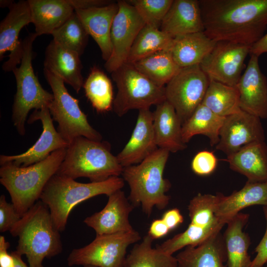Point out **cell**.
<instances>
[{
  "instance_id": "6da1fadb",
  "label": "cell",
  "mask_w": 267,
  "mask_h": 267,
  "mask_svg": "<svg viewBox=\"0 0 267 267\" xmlns=\"http://www.w3.org/2000/svg\"><path fill=\"white\" fill-rule=\"evenodd\" d=\"M205 34L251 46L267 28V0H199Z\"/></svg>"
},
{
  "instance_id": "7a4b0ae2",
  "label": "cell",
  "mask_w": 267,
  "mask_h": 267,
  "mask_svg": "<svg viewBox=\"0 0 267 267\" xmlns=\"http://www.w3.org/2000/svg\"><path fill=\"white\" fill-rule=\"evenodd\" d=\"M18 237L15 251L26 256L29 267H44L45 258L62 252L59 231L54 226L47 206L39 200L9 231Z\"/></svg>"
},
{
  "instance_id": "3957f363",
  "label": "cell",
  "mask_w": 267,
  "mask_h": 267,
  "mask_svg": "<svg viewBox=\"0 0 267 267\" xmlns=\"http://www.w3.org/2000/svg\"><path fill=\"white\" fill-rule=\"evenodd\" d=\"M170 152L158 148L141 163L123 168V178L129 185L128 197L134 207L140 206L148 217L154 207L162 210L170 200L166 193L170 189V181L163 177Z\"/></svg>"
},
{
  "instance_id": "277c9868",
  "label": "cell",
  "mask_w": 267,
  "mask_h": 267,
  "mask_svg": "<svg viewBox=\"0 0 267 267\" xmlns=\"http://www.w3.org/2000/svg\"><path fill=\"white\" fill-rule=\"evenodd\" d=\"M66 151V148L55 151L44 160L27 167L10 162L0 166V182L21 216L40 200L45 185L63 161Z\"/></svg>"
},
{
  "instance_id": "5b68a950",
  "label": "cell",
  "mask_w": 267,
  "mask_h": 267,
  "mask_svg": "<svg viewBox=\"0 0 267 267\" xmlns=\"http://www.w3.org/2000/svg\"><path fill=\"white\" fill-rule=\"evenodd\" d=\"M124 184V179L119 177L100 182L81 183L55 174L45 185L40 200L47 206L54 226L60 232L65 230L69 214L75 206L97 195L108 196L121 190Z\"/></svg>"
},
{
  "instance_id": "8992f818",
  "label": "cell",
  "mask_w": 267,
  "mask_h": 267,
  "mask_svg": "<svg viewBox=\"0 0 267 267\" xmlns=\"http://www.w3.org/2000/svg\"><path fill=\"white\" fill-rule=\"evenodd\" d=\"M123 167L111 152L109 142L79 136L70 142L56 174L90 182L104 181L122 175Z\"/></svg>"
},
{
  "instance_id": "52a82bcc",
  "label": "cell",
  "mask_w": 267,
  "mask_h": 267,
  "mask_svg": "<svg viewBox=\"0 0 267 267\" xmlns=\"http://www.w3.org/2000/svg\"><path fill=\"white\" fill-rule=\"evenodd\" d=\"M38 37L29 33L23 40L21 63L12 72L16 79V92L12 106V120L18 133H26L25 123L30 110L48 107L53 99L52 93L45 90L35 74L32 65L33 44Z\"/></svg>"
},
{
  "instance_id": "ba28073f",
  "label": "cell",
  "mask_w": 267,
  "mask_h": 267,
  "mask_svg": "<svg viewBox=\"0 0 267 267\" xmlns=\"http://www.w3.org/2000/svg\"><path fill=\"white\" fill-rule=\"evenodd\" d=\"M111 74L117 88L112 109L119 117L131 110L149 109L166 100L165 87L154 84L131 63L123 64Z\"/></svg>"
},
{
  "instance_id": "9c48e42d",
  "label": "cell",
  "mask_w": 267,
  "mask_h": 267,
  "mask_svg": "<svg viewBox=\"0 0 267 267\" xmlns=\"http://www.w3.org/2000/svg\"><path fill=\"white\" fill-rule=\"evenodd\" d=\"M44 73L53 95L49 111L58 124L57 131L62 137L68 143L79 136L102 140V135L89 124L79 100L69 93L63 80L45 69Z\"/></svg>"
},
{
  "instance_id": "30bf717a",
  "label": "cell",
  "mask_w": 267,
  "mask_h": 267,
  "mask_svg": "<svg viewBox=\"0 0 267 267\" xmlns=\"http://www.w3.org/2000/svg\"><path fill=\"white\" fill-rule=\"evenodd\" d=\"M136 230L96 235L88 245L74 249L67 258L70 267L90 265L97 267H124L129 246L140 240Z\"/></svg>"
},
{
  "instance_id": "8fae6325",
  "label": "cell",
  "mask_w": 267,
  "mask_h": 267,
  "mask_svg": "<svg viewBox=\"0 0 267 267\" xmlns=\"http://www.w3.org/2000/svg\"><path fill=\"white\" fill-rule=\"evenodd\" d=\"M210 79L200 65L181 68L165 86L166 100L183 124L202 103Z\"/></svg>"
},
{
  "instance_id": "7c38bea8",
  "label": "cell",
  "mask_w": 267,
  "mask_h": 267,
  "mask_svg": "<svg viewBox=\"0 0 267 267\" xmlns=\"http://www.w3.org/2000/svg\"><path fill=\"white\" fill-rule=\"evenodd\" d=\"M251 46L226 41H217L211 52L200 64V67L210 79L236 86Z\"/></svg>"
},
{
  "instance_id": "4fadbf2b",
  "label": "cell",
  "mask_w": 267,
  "mask_h": 267,
  "mask_svg": "<svg viewBox=\"0 0 267 267\" xmlns=\"http://www.w3.org/2000/svg\"><path fill=\"white\" fill-rule=\"evenodd\" d=\"M118 10L111 30L112 52L104 67L112 73L127 62L132 45L141 29L145 25L135 8L127 0L118 1Z\"/></svg>"
},
{
  "instance_id": "5bb4252c",
  "label": "cell",
  "mask_w": 267,
  "mask_h": 267,
  "mask_svg": "<svg viewBox=\"0 0 267 267\" xmlns=\"http://www.w3.org/2000/svg\"><path fill=\"white\" fill-rule=\"evenodd\" d=\"M38 120L43 126L39 139L24 153L14 155H1L0 166L10 162L19 167H27L44 160L55 151L67 148L69 143L55 129L48 107L35 110L27 122L31 124Z\"/></svg>"
},
{
  "instance_id": "9a60e30c",
  "label": "cell",
  "mask_w": 267,
  "mask_h": 267,
  "mask_svg": "<svg viewBox=\"0 0 267 267\" xmlns=\"http://www.w3.org/2000/svg\"><path fill=\"white\" fill-rule=\"evenodd\" d=\"M216 149L227 156L251 143L265 141L261 119L241 110L225 118Z\"/></svg>"
},
{
  "instance_id": "2e32d148",
  "label": "cell",
  "mask_w": 267,
  "mask_h": 267,
  "mask_svg": "<svg viewBox=\"0 0 267 267\" xmlns=\"http://www.w3.org/2000/svg\"><path fill=\"white\" fill-rule=\"evenodd\" d=\"M9 10L0 23V59L5 52H10L8 60L2 68L5 72L12 71L19 65L23 56V41L19 40L20 32L24 27L32 23L28 0L13 2Z\"/></svg>"
},
{
  "instance_id": "e0dca14e",
  "label": "cell",
  "mask_w": 267,
  "mask_h": 267,
  "mask_svg": "<svg viewBox=\"0 0 267 267\" xmlns=\"http://www.w3.org/2000/svg\"><path fill=\"white\" fill-rule=\"evenodd\" d=\"M240 109L259 118H267V79L259 64V57L250 55L245 71L236 85Z\"/></svg>"
},
{
  "instance_id": "ac0fdd59",
  "label": "cell",
  "mask_w": 267,
  "mask_h": 267,
  "mask_svg": "<svg viewBox=\"0 0 267 267\" xmlns=\"http://www.w3.org/2000/svg\"><path fill=\"white\" fill-rule=\"evenodd\" d=\"M134 208L124 192L119 190L108 196L107 204L100 211L87 217L84 222L96 235L132 231L134 229L129 215Z\"/></svg>"
},
{
  "instance_id": "d6986e66",
  "label": "cell",
  "mask_w": 267,
  "mask_h": 267,
  "mask_svg": "<svg viewBox=\"0 0 267 267\" xmlns=\"http://www.w3.org/2000/svg\"><path fill=\"white\" fill-rule=\"evenodd\" d=\"M158 148L153 127V115L150 109L138 111L134 130L130 139L116 156L123 167L141 163Z\"/></svg>"
},
{
  "instance_id": "ffe728a7",
  "label": "cell",
  "mask_w": 267,
  "mask_h": 267,
  "mask_svg": "<svg viewBox=\"0 0 267 267\" xmlns=\"http://www.w3.org/2000/svg\"><path fill=\"white\" fill-rule=\"evenodd\" d=\"M118 8V2H113L103 6L75 10L87 32L99 46L105 62L112 52L111 30Z\"/></svg>"
},
{
  "instance_id": "44dd1931",
  "label": "cell",
  "mask_w": 267,
  "mask_h": 267,
  "mask_svg": "<svg viewBox=\"0 0 267 267\" xmlns=\"http://www.w3.org/2000/svg\"><path fill=\"white\" fill-rule=\"evenodd\" d=\"M44 69L61 78L78 93L83 87L80 56L52 40L45 49Z\"/></svg>"
},
{
  "instance_id": "7402d4cb",
  "label": "cell",
  "mask_w": 267,
  "mask_h": 267,
  "mask_svg": "<svg viewBox=\"0 0 267 267\" xmlns=\"http://www.w3.org/2000/svg\"><path fill=\"white\" fill-rule=\"evenodd\" d=\"M160 29L173 38L204 32L199 0H174Z\"/></svg>"
},
{
  "instance_id": "603a6c76",
  "label": "cell",
  "mask_w": 267,
  "mask_h": 267,
  "mask_svg": "<svg viewBox=\"0 0 267 267\" xmlns=\"http://www.w3.org/2000/svg\"><path fill=\"white\" fill-rule=\"evenodd\" d=\"M176 258L178 267H227L223 235L220 231L197 246L186 247Z\"/></svg>"
},
{
  "instance_id": "cb8c5ba5",
  "label": "cell",
  "mask_w": 267,
  "mask_h": 267,
  "mask_svg": "<svg viewBox=\"0 0 267 267\" xmlns=\"http://www.w3.org/2000/svg\"><path fill=\"white\" fill-rule=\"evenodd\" d=\"M153 127L158 148L176 153L187 146L182 138V124L173 106L166 100L156 105Z\"/></svg>"
},
{
  "instance_id": "d4e9b609",
  "label": "cell",
  "mask_w": 267,
  "mask_h": 267,
  "mask_svg": "<svg viewBox=\"0 0 267 267\" xmlns=\"http://www.w3.org/2000/svg\"><path fill=\"white\" fill-rule=\"evenodd\" d=\"M225 161L233 171L251 182H267V145L265 141L248 144L227 156Z\"/></svg>"
},
{
  "instance_id": "484cf974",
  "label": "cell",
  "mask_w": 267,
  "mask_h": 267,
  "mask_svg": "<svg viewBox=\"0 0 267 267\" xmlns=\"http://www.w3.org/2000/svg\"><path fill=\"white\" fill-rule=\"evenodd\" d=\"M215 214L228 221L245 208L254 205L267 206V182L247 181L240 190L228 196L217 193Z\"/></svg>"
},
{
  "instance_id": "4316f807",
  "label": "cell",
  "mask_w": 267,
  "mask_h": 267,
  "mask_svg": "<svg viewBox=\"0 0 267 267\" xmlns=\"http://www.w3.org/2000/svg\"><path fill=\"white\" fill-rule=\"evenodd\" d=\"M32 23L38 36L51 34L74 13L70 0H28Z\"/></svg>"
},
{
  "instance_id": "83f0119b",
  "label": "cell",
  "mask_w": 267,
  "mask_h": 267,
  "mask_svg": "<svg viewBox=\"0 0 267 267\" xmlns=\"http://www.w3.org/2000/svg\"><path fill=\"white\" fill-rule=\"evenodd\" d=\"M249 217L248 214L239 213L226 223L227 227L223 235L227 267H251L252 261L248 253L250 239L243 230Z\"/></svg>"
},
{
  "instance_id": "f1b7e54d",
  "label": "cell",
  "mask_w": 267,
  "mask_h": 267,
  "mask_svg": "<svg viewBox=\"0 0 267 267\" xmlns=\"http://www.w3.org/2000/svg\"><path fill=\"white\" fill-rule=\"evenodd\" d=\"M216 42L204 32L190 33L174 38L170 51L178 65L184 68L200 65Z\"/></svg>"
},
{
  "instance_id": "f546056e",
  "label": "cell",
  "mask_w": 267,
  "mask_h": 267,
  "mask_svg": "<svg viewBox=\"0 0 267 267\" xmlns=\"http://www.w3.org/2000/svg\"><path fill=\"white\" fill-rule=\"evenodd\" d=\"M225 117L220 116L201 104L182 126V138L185 143L195 135L206 136L211 145H216Z\"/></svg>"
},
{
  "instance_id": "4dcf8cb0",
  "label": "cell",
  "mask_w": 267,
  "mask_h": 267,
  "mask_svg": "<svg viewBox=\"0 0 267 267\" xmlns=\"http://www.w3.org/2000/svg\"><path fill=\"white\" fill-rule=\"evenodd\" d=\"M131 64L141 74L161 87H165L181 68L175 61L170 50L156 52Z\"/></svg>"
},
{
  "instance_id": "1f68e13d",
  "label": "cell",
  "mask_w": 267,
  "mask_h": 267,
  "mask_svg": "<svg viewBox=\"0 0 267 267\" xmlns=\"http://www.w3.org/2000/svg\"><path fill=\"white\" fill-rule=\"evenodd\" d=\"M202 104L223 117L241 110L236 86H228L211 79Z\"/></svg>"
},
{
  "instance_id": "d6a6232c",
  "label": "cell",
  "mask_w": 267,
  "mask_h": 267,
  "mask_svg": "<svg viewBox=\"0 0 267 267\" xmlns=\"http://www.w3.org/2000/svg\"><path fill=\"white\" fill-rule=\"evenodd\" d=\"M174 38L160 29L145 25L136 36L127 62L133 63L156 52L170 50Z\"/></svg>"
},
{
  "instance_id": "836d02e7",
  "label": "cell",
  "mask_w": 267,
  "mask_h": 267,
  "mask_svg": "<svg viewBox=\"0 0 267 267\" xmlns=\"http://www.w3.org/2000/svg\"><path fill=\"white\" fill-rule=\"evenodd\" d=\"M153 241L148 234L145 235L126 256L124 267H178L176 258L152 248Z\"/></svg>"
},
{
  "instance_id": "e575fe53",
  "label": "cell",
  "mask_w": 267,
  "mask_h": 267,
  "mask_svg": "<svg viewBox=\"0 0 267 267\" xmlns=\"http://www.w3.org/2000/svg\"><path fill=\"white\" fill-rule=\"evenodd\" d=\"M83 88L86 96L96 111L104 113L112 109L114 97L112 83L98 67L91 68Z\"/></svg>"
},
{
  "instance_id": "d590c367",
  "label": "cell",
  "mask_w": 267,
  "mask_h": 267,
  "mask_svg": "<svg viewBox=\"0 0 267 267\" xmlns=\"http://www.w3.org/2000/svg\"><path fill=\"white\" fill-rule=\"evenodd\" d=\"M51 35L55 43L80 56L84 52L89 36L75 11Z\"/></svg>"
},
{
  "instance_id": "8d00e7d4",
  "label": "cell",
  "mask_w": 267,
  "mask_h": 267,
  "mask_svg": "<svg viewBox=\"0 0 267 267\" xmlns=\"http://www.w3.org/2000/svg\"><path fill=\"white\" fill-rule=\"evenodd\" d=\"M220 231L202 228L190 223L186 229L156 247L170 255L189 246H195Z\"/></svg>"
},
{
  "instance_id": "74e56055",
  "label": "cell",
  "mask_w": 267,
  "mask_h": 267,
  "mask_svg": "<svg viewBox=\"0 0 267 267\" xmlns=\"http://www.w3.org/2000/svg\"><path fill=\"white\" fill-rule=\"evenodd\" d=\"M174 0H129L145 25L160 28Z\"/></svg>"
},
{
  "instance_id": "f35d334b",
  "label": "cell",
  "mask_w": 267,
  "mask_h": 267,
  "mask_svg": "<svg viewBox=\"0 0 267 267\" xmlns=\"http://www.w3.org/2000/svg\"><path fill=\"white\" fill-rule=\"evenodd\" d=\"M218 161V159L213 152L201 151L193 158L191 169L193 172L198 175H209L216 169Z\"/></svg>"
},
{
  "instance_id": "ab89813d",
  "label": "cell",
  "mask_w": 267,
  "mask_h": 267,
  "mask_svg": "<svg viewBox=\"0 0 267 267\" xmlns=\"http://www.w3.org/2000/svg\"><path fill=\"white\" fill-rule=\"evenodd\" d=\"M21 216L16 210L12 203L7 202L5 196H0V231H10L20 220Z\"/></svg>"
},
{
  "instance_id": "60d3db41",
  "label": "cell",
  "mask_w": 267,
  "mask_h": 267,
  "mask_svg": "<svg viewBox=\"0 0 267 267\" xmlns=\"http://www.w3.org/2000/svg\"><path fill=\"white\" fill-rule=\"evenodd\" d=\"M264 216L267 222L265 233L255 251L256 256L252 262L251 267H263L267 262V206L263 207Z\"/></svg>"
},
{
  "instance_id": "b9f144b4",
  "label": "cell",
  "mask_w": 267,
  "mask_h": 267,
  "mask_svg": "<svg viewBox=\"0 0 267 267\" xmlns=\"http://www.w3.org/2000/svg\"><path fill=\"white\" fill-rule=\"evenodd\" d=\"M170 229L162 219L154 220L150 224L148 234L153 239L166 235Z\"/></svg>"
},
{
  "instance_id": "7bdbcfd3",
  "label": "cell",
  "mask_w": 267,
  "mask_h": 267,
  "mask_svg": "<svg viewBox=\"0 0 267 267\" xmlns=\"http://www.w3.org/2000/svg\"><path fill=\"white\" fill-rule=\"evenodd\" d=\"M162 219L170 230L175 228L183 222V217L177 208L172 209L166 212Z\"/></svg>"
},
{
  "instance_id": "ee69618b",
  "label": "cell",
  "mask_w": 267,
  "mask_h": 267,
  "mask_svg": "<svg viewBox=\"0 0 267 267\" xmlns=\"http://www.w3.org/2000/svg\"><path fill=\"white\" fill-rule=\"evenodd\" d=\"M10 247L9 243L3 236H0V267H13L14 262L11 254L7 250Z\"/></svg>"
},
{
  "instance_id": "f6af8a7d",
  "label": "cell",
  "mask_w": 267,
  "mask_h": 267,
  "mask_svg": "<svg viewBox=\"0 0 267 267\" xmlns=\"http://www.w3.org/2000/svg\"><path fill=\"white\" fill-rule=\"evenodd\" d=\"M70 1L75 9L101 6L113 2L112 1L106 0H70Z\"/></svg>"
},
{
  "instance_id": "bcb514c9",
  "label": "cell",
  "mask_w": 267,
  "mask_h": 267,
  "mask_svg": "<svg viewBox=\"0 0 267 267\" xmlns=\"http://www.w3.org/2000/svg\"><path fill=\"white\" fill-rule=\"evenodd\" d=\"M267 52V33L251 46L250 54L259 57L263 53Z\"/></svg>"
},
{
  "instance_id": "7dc6e473",
  "label": "cell",
  "mask_w": 267,
  "mask_h": 267,
  "mask_svg": "<svg viewBox=\"0 0 267 267\" xmlns=\"http://www.w3.org/2000/svg\"><path fill=\"white\" fill-rule=\"evenodd\" d=\"M10 254L13 259L14 267H29L22 259V256L18 254L15 251L12 252Z\"/></svg>"
},
{
  "instance_id": "c3c4849f",
  "label": "cell",
  "mask_w": 267,
  "mask_h": 267,
  "mask_svg": "<svg viewBox=\"0 0 267 267\" xmlns=\"http://www.w3.org/2000/svg\"><path fill=\"white\" fill-rule=\"evenodd\" d=\"M83 267H95V266H90V265H86V266H84Z\"/></svg>"
},
{
  "instance_id": "681fc988",
  "label": "cell",
  "mask_w": 267,
  "mask_h": 267,
  "mask_svg": "<svg viewBox=\"0 0 267 267\" xmlns=\"http://www.w3.org/2000/svg\"><path fill=\"white\" fill-rule=\"evenodd\" d=\"M266 267H267V263H266Z\"/></svg>"
}]
</instances>
